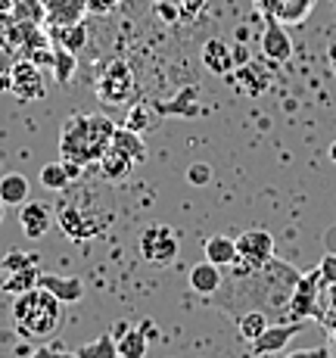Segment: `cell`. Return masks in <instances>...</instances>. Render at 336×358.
<instances>
[{
  "label": "cell",
  "instance_id": "cell-8",
  "mask_svg": "<svg viewBox=\"0 0 336 358\" xmlns=\"http://www.w3.org/2000/svg\"><path fill=\"white\" fill-rule=\"evenodd\" d=\"M224 78H228L240 94H246V97H262V94L271 87L268 66L256 63V59H246V63H240V69L234 66V72H228Z\"/></svg>",
  "mask_w": 336,
  "mask_h": 358
},
{
  "label": "cell",
  "instance_id": "cell-18",
  "mask_svg": "<svg viewBox=\"0 0 336 358\" xmlns=\"http://www.w3.org/2000/svg\"><path fill=\"white\" fill-rule=\"evenodd\" d=\"M97 169H100V178H103L106 184H119V181H125V178L131 175L134 162L128 159L125 153H119L112 143H109V150L97 159Z\"/></svg>",
  "mask_w": 336,
  "mask_h": 358
},
{
  "label": "cell",
  "instance_id": "cell-9",
  "mask_svg": "<svg viewBox=\"0 0 336 358\" xmlns=\"http://www.w3.org/2000/svg\"><path fill=\"white\" fill-rule=\"evenodd\" d=\"M237 256L252 268H262L265 262L274 259V237L262 228H252V231H243L237 237Z\"/></svg>",
  "mask_w": 336,
  "mask_h": 358
},
{
  "label": "cell",
  "instance_id": "cell-6",
  "mask_svg": "<svg viewBox=\"0 0 336 358\" xmlns=\"http://www.w3.org/2000/svg\"><path fill=\"white\" fill-rule=\"evenodd\" d=\"M3 87L16 100H29V103L41 100L44 97V75H41L38 63H31V59H19V63H13L10 72H6Z\"/></svg>",
  "mask_w": 336,
  "mask_h": 358
},
{
  "label": "cell",
  "instance_id": "cell-37",
  "mask_svg": "<svg viewBox=\"0 0 336 358\" xmlns=\"http://www.w3.org/2000/svg\"><path fill=\"white\" fill-rule=\"evenodd\" d=\"M327 63H330L333 75H336V44H330V47H327Z\"/></svg>",
  "mask_w": 336,
  "mask_h": 358
},
{
  "label": "cell",
  "instance_id": "cell-27",
  "mask_svg": "<svg viewBox=\"0 0 336 358\" xmlns=\"http://www.w3.org/2000/svg\"><path fill=\"white\" fill-rule=\"evenodd\" d=\"M314 318L330 330V334H336V284H324V287H321L318 312H314Z\"/></svg>",
  "mask_w": 336,
  "mask_h": 358
},
{
  "label": "cell",
  "instance_id": "cell-28",
  "mask_svg": "<svg viewBox=\"0 0 336 358\" xmlns=\"http://www.w3.org/2000/svg\"><path fill=\"white\" fill-rule=\"evenodd\" d=\"M41 184H44L47 190H57V194H63L68 190V184H72V178H68L63 159L59 162H47L44 169H41Z\"/></svg>",
  "mask_w": 336,
  "mask_h": 358
},
{
  "label": "cell",
  "instance_id": "cell-36",
  "mask_svg": "<svg viewBox=\"0 0 336 358\" xmlns=\"http://www.w3.org/2000/svg\"><path fill=\"white\" fill-rule=\"evenodd\" d=\"M205 0H184V13H193V10H203Z\"/></svg>",
  "mask_w": 336,
  "mask_h": 358
},
{
  "label": "cell",
  "instance_id": "cell-2",
  "mask_svg": "<svg viewBox=\"0 0 336 358\" xmlns=\"http://www.w3.org/2000/svg\"><path fill=\"white\" fill-rule=\"evenodd\" d=\"M115 122L106 119L103 113H75L63 122L59 131V156L75 159L81 165L97 162L112 143Z\"/></svg>",
  "mask_w": 336,
  "mask_h": 358
},
{
  "label": "cell",
  "instance_id": "cell-30",
  "mask_svg": "<svg viewBox=\"0 0 336 358\" xmlns=\"http://www.w3.org/2000/svg\"><path fill=\"white\" fill-rule=\"evenodd\" d=\"M31 265H41L38 252H22V250H13L10 256L0 262V271H16V268H31Z\"/></svg>",
  "mask_w": 336,
  "mask_h": 358
},
{
  "label": "cell",
  "instance_id": "cell-13",
  "mask_svg": "<svg viewBox=\"0 0 336 358\" xmlns=\"http://www.w3.org/2000/svg\"><path fill=\"white\" fill-rule=\"evenodd\" d=\"M47 25H72L81 22L87 13V0H41Z\"/></svg>",
  "mask_w": 336,
  "mask_h": 358
},
{
  "label": "cell",
  "instance_id": "cell-34",
  "mask_svg": "<svg viewBox=\"0 0 336 358\" xmlns=\"http://www.w3.org/2000/svg\"><path fill=\"white\" fill-rule=\"evenodd\" d=\"M333 349L330 346H318V349H299V352H290L284 358H330Z\"/></svg>",
  "mask_w": 336,
  "mask_h": 358
},
{
  "label": "cell",
  "instance_id": "cell-14",
  "mask_svg": "<svg viewBox=\"0 0 336 358\" xmlns=\"http://www.w3.org/2000/svg\"><path fill=\"white\" fill-rule=\"evenodd\" d=\"M38 287L50 290L59 302H63V306H66V302L85 299V284H81V278H63V274H47V271H41Z\"/></svg>",
  "mask_w": 336,
  "mask_h": 358
},
{
  "label": "cell",
  "instance_id": "cell-10",
  "mask_svg": "<svg viewBox=\"0 0 336 358\" xmlns=\"http://www.w3.org/2000/svg\"><path fill=\"white\" fill-rule=\"evenodd\" d=\"M302 327H305V321H293V324H284V321H280V324H268L262 336H256V340L249 343L252 355H280L293 343V336L302 334Z\"/></svg>",
  "mask_w": 336,
  "mask_h": 358
},
{
  "label": "cell",
  "instance_id": "cell-12",
  "mask_svg": "<svg viewBox=\"0 0 336 358\" xmlns=\"http://www.w3.org/2000/svg\"><path fill=\"white\" fill-rule=\"evenodd\" d=\"M262 53H265V59H271V63H286V59L293 57V41H290V34H286L284 22H280L277 16H268V22H265Z\"/></svg>",
  "mask_w": 336,
  "mask_h": 358
},
{
  "label": "cell",
  "instance_id": "cell-40",
  "mask_svg": "<svg viewBox=\"0 0 336 358\" xmlns=\"http://www.w3.org/2000/svg\"><path fill=\"white\" fill-rule=\"evenodd\" d=\"M0 222H3V199H0Z\"/></svg>",
  "mask_w": 336,
  "mask_h": 358
},
{
  "label": "cell",
  "instance_id": "cell-26",
  "mask_svg": "<svg viewBox=\"0 0 336 358\" xmlns=\"http://www.w3.org/2000/svg\"><path fill=\"white\" fill-rule=\"evenodd\" d=\"M75 355L78 358H122L112 334H100L97 340H91V343H85V346L75 349Z\"/></svg>",
  "mask_w": 336,
  "mask_h": 358
},
{
  "label": "cell",
  "instance_id": "cell-16",
  "mask_svg": "<svg viewBox=\"0 0 336 358\" xmlns=\"http://www.w3.org/2000/svg\"><path fill=\"white\" fill-rule=\"evenodd\" d=\"M224 284V274L221 268L215 265V262H200V265L190 268V290L200 293V296H215L218 290H221Z\"/></svg>",
  "mask_w": 336,
  "mask_h": 358
},
{
  "label": "cell",
  "instance_id": "cell-38",
  "mask_svg": "<svg viewBox=\"0 0 336 358\" xmlns=\"http://www.w3.org/2000/svg\"><path fill=\"white\" fill-rule=\"evenodd\" d=\"M159 13H162V16H166V19H175V16H177V10H175V6H166V3L159 6Z\"/></svg>",
  "mask_w": 336,
  "mask_h": 358
},
{
  "label": "cell",
  "instance_id": "cell-25",
  "mask_svg": "<svg viewBox=\"0 0 336 358\" xmlns=\"http://www.w3.org/2000/svg\"><path fill=\"white\" fill-rule=\"evenodd\" d=\"M268 324L271 321H268V315H265L262 308H249V312H243L237 318V330H240V336H243L246 343H252L256 336H262Z\"/></svg>",
  "mask_w": 336,
  "mask_h": 358
},
{
  "label": "cell",
  "instance_id": "cell-24",
  "mask_svg": "<svg viewBox=\"0 0 336 358\" xmlns=\"http://www.w3.org/2000/svg\"><path fill=\"white\" fill-rule=\"evenodd\" d=\"M38 278H41V265H31V268H16V271H6V278L0 280V290L3 293H25L31 287H38Z\"/></svg>",
  "mask_w": 336,
  "mask_h": 358
},
{
  "label": "cell",
  "instance_id": "cell-15",
  "mask_svg": "<svg viewBox=\"0 0 336 358\" xmlns=\"http://www.w3.org/2000/svg\"><path fill=\"white\" fill-rule=\"evenodd\" d=\"M203 66L209 69L212 75H228V72H234V50H231L228 44H224L221 38H209L203 44Z\"/></svg>",
  "mask_w": 336,
  "mask_h": 358
},
{
  "label": "cell",
  "instance_id": "cell-29",
  "mask_svg": "<svg viewBox=\"0 0 336 358\" xmlns=\"http://www.w3.org/2000/svg\"><path fill=\"white\" fill-rule=\"evenodd\" d=\"M53 72H57V81L59 85H66L68 78L75 75V53H68V50H63V47H53Z\"/></svg>",
  "mask_w": 336,
  "mask_h": 358
},
{
  "label": "cell",
  "instance_id": "cell-33",
  "mask_svg": "<svg viewBox=\"0 0 336 358\" xmlns=\"http://www.w3.org/2000/svg\"><path fill=\"white\" fill-rule=\"evenodd\" d=\"M31 358H78L75 352H66V349H59L57 343H53V346H38L31 352Z\"/></svg>",
  "mask_w": 336,
  "mask_h": 358
},
{
  "label": "cell",
  "instance_id": "cell-5",
  "mask_svg": "<svg viewBox=\"0 0 336 358\" xmlns=\"http://www.w3.org/2000/svg\"><path fill=\"white\" fill-rule=\"evenodd\" d=\"M177 231L168 224H147L137 237V252L149 265H168L177 256Z\"/></svg>",
  "mask_w": 336,
  "mask_h": 358
},
{
  "label": "cell",
  "instance_id": "cell-23",
  "mask_svg": "<svg viewBox=\"0 0 336 358\" xmlns=\"http://www.w3.org/2000/svg\"><path fill=\"white\" fill-rule=\"evenodd\" d=\"M205 259L215 262L218 268H231L237 262V240L221 237V234L209 237V240H205Z\"/></svg>",
  "mask_w": 336,
  "mask_h": 358
},
{
  "label": "cell",
  "instance_id": "cell-35",
  "mask_svg": "<svg viewBox=\"0 0 336 358\" xmlns=\"http://www.w3.org/2000/svg\"><path fill=\"white\" fill-rule=\"evenodd\" d=\"M122 0H87V13H109L115 10Z\"/></svg>",
  "mask_w": 336,
  "mask_h": 358
},
{
  "label": "cell",
  "instance_id": "cell-22",
  "mask_svg": "<svg viewBox=\"0 0 336 358\" xmlns=\"http://www.w3.org/2000/svg\"><path fill=\"white\" fill-rule=\"evenodd\" d=\"M125 128L137 131V134L159 128V109H156L153 103H147V100H143V103H134V106L128 109V115H125Z\"/></svg>",
  "mask_w": 336,
  "mask_h": 358
},
{
  "label": "cell",
  "instance_id": "cell-32",
  "mask_svg": "<svg viewBox=\"0 0 336 358\" xmlns=\"http://www.w3.org/2000/svg\"><path fill=\"white\" fill-rule=\"evenodd\" d=\"M318 271H321V280H324V284H336V252H327V256L321 259Z\"/></svg>",
  "mask_w": 336,
  "mask_h": 358
},
{
  "label": "cell",
  "instance_id": "cell-20",
  "mask_svg": "<svg viewBox=\"0 0 336 358\" xmlns=\"http://www.w3.org/2000/svg\"><path fill=\"white\" fill-rule=\"evenodd\" d=\"M115 346H119L122 358H143V355H147V349H149L147 327H125V324H122L119 336H115Z\"/></svg>",
  "mask_w": 336,
  "mask_h": 358
},
{
  "label": "cell",
  "instance_id": "cell-39",
  "mask_svg": "<svg viewBox=\"0 0 336 358\" xmlns=\"http://www.w3.org/2000/svg\"><path fill=\"white\" fill-rule=\"evenodd\" d=\"M327 156H330V162H336V141L327 147Z\"/></svg>",
  "mask_w": 336,
  "mask_h": 358
},
{
  "label": "cell",
  "instance_id": "cell-19",
  "mask_svg": "<svg viewBox=\"0 0 336 358\" xmlns=\"http://www.w3.org/2000/svg\"><path fill=\"white\" fill-rule=\"evenodd\" d=\"M112 147L119 150V153H125L134 165L147 162V156H149V150H147V143H143V137L137 134V131L125 128V125H122V128L115 125V131H112Z\"/></svg>",
  "mask_w": 336,
  "mask_h": 358
},
{
  "label": "cell",
  "instance_id": "cell-7",
  "mask_svg": "<svg viewBox=\"0 0 336 358\" xmlns=\"http://www.w3.org/2000/svg\"><path fill=\"white\" fill-rule=\"evenodd\" d=\"M321 287H324V280H321V271H318V268L299 278L296 290H293V296H290V306H286V312L293 315V321L314 318V312H318Z\"/></svg>",
  "mask_w": 336,
  "mask_h": 358
},
{
  "label": "cell",
  "instance_id": "cell-21",
  "mask_svg": "<svg viewBox=\"0 0 336 358\" xmlns=\"http://www.w3.org/2000/svg\"><path fill=\"white\" fill-rule=\"evenodd\" d=\"M31 196V184L22 171H10V175L0 178V199L3 206H22Z\"/></svg>",
  "mask_w": 336,
  "mask_h": 358
},
{
  "label": "cell",
  "instance_id": "cell-4",
  "mask_svg": "<svg viewBox=\"0 0 336 358\" xmlns=\"http://www.w3.org/2000/svg\"><path fill=\"white\" fill-rule=\"evenodd\" d=\"M97 97L106 103V106H122L134 97L137 91V81H134V72L125 59H112V63L103 66V72L97 75Z\"/></svg>",
  "mask_w": 336,
  "mask_h": 358
},
{
  "label": "cell",
  "instance_id": "cell-31",
  "mask_svg": "<svg viewBox=\"0 0 336 358\" xmlns=\"http://www.w3.org/2000/svg\"><path fill=\"white\" fill-rule=\"evenodd\" d=\"M187 181L196 184V187H203V184L212 181V169H209L205 162H193V165L187 169Z\"/></svg>",
  "mask_w": 336,
  "mask_h": 358
},
{
  "label": "cell",
  "instance_id": "cell-1",
  "mask_svg": "<svg viewBox=\"0 0 336 358\" xmlns=\"http://www.w3.org/2000/svg\"><path fill=\"white\" fill-rule=\"evenodd\" d=\"M53 215H57L59 231H63L68 240L85 243V240H94L97 234H103L109 228L112 212H109L106 194H103V190H97L94 184H78L72 194H66L59 199Z\"/></svg>",
  "mask_w": 336,
  "mask_h": 358
},
{
  "label": "cell",
  "instance_id": "cell-17",
  "mask_svg": "<svg viewBox=\"0 0 336 358\" xmlns=\"http://www.w3.org/2000/svg\"><path fill=\"white\" fill-rule=\"evenodd\" d=\"M50 47H63V50L78 57L87 47V25L72 22V25H50Z\"/></svg>",
  "mask_w": 336,
  "mask_h": 358
},
{
  "label": "cell",
  "instance_id": "cell-11",
  "mask_svg": "<svg viewBox=\"0 0 336 358\" xmlns=\"http://www.w3.org/2000/svg\"><path fill=\"white\" fill-rule=\"evenodd\" d=\"M53 222H57L53 209L47 203H41V199H25V203L19 206V224H22V234L29 240L44 237V234L53 228Z\"/></svg>",
  "mask_w": 336,
  "mask_h": 358
},
{
  "label": "cell",
  "instance_id": "cell-3",
  "mask_svg": "<svg viewBox=\"0 0 336 358\" xmlns=\"http://www.w3.org/2000/svg\"><path fill=\"white\" fill-rule=\"evenodd\" d=\"M13 321L25 340L44 343L57 336L63 327V302L44 287H31V290L19 293L13 302Z\"/></svg>",
  "mask_w": 336,
  "mask_h": 358
}]
</instances>
